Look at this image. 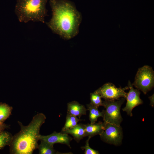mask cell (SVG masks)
<instances>
[{"label":"cell","mask_w":154,"mask_h":154,"mask_svg":"<svg viewBox=\"0 0 154 154\" xmlns=\"http://www.w3.org/2000/svg\"><path fill=\"white\" fill-rule=\"evenodd\" d=\"M9 127V125L3 123H0V133Z\"/></svg>","instance_id":"cell-20"},{"label":"cell","mask_w":154,"mask_h":154,"mask_svg":"<svg viewBox=\"0 0 154 154\" xmlns=\"http://www.w3.org/2000/svg\"><path fill=\"white\" fill-rule=\"evenodd\" d=\"M100 136L105 142L118 145L121 143L123 138L122 128L120 125L106 123L104 131Z\"/></svg>","instance_id":"cell-6"},{"label":"cell","mask_w":154,"mask_h":154,"mask_svg":"<svg viewBox=\"0 0 154 154\" xmlns=\"http://www.w3.org/2000/svg\"><path fill=\"white\" fill-rule=\"evenodd\" d=\"M40 144L38 145L37 149L39 154H61L56 151L54 149L53 145L49 143L44 141L40 140Z\"/></svg>","instance_id":"cell-14"},{"label":"cell","mask_w":154,"mask_h":154,"mask_svg":"<svg viewBox=\"0 0 154 154\" xmlns=\"http://www.w3.org/2000/svg\"><path fill=\"white\" fill-rule=\"evenodd\" d=\"M86 106L88 110L89 111V119L91 123H95L99 117H103L105 112L104 110L100 112L98 108L94 106L90 103Z\"/></svg>","instance_id":"cell-13"},{"label":"cell","mask_w":154,"mask_h":154,"mask_svg":"<svg viewBox=\"0 0 154 154\" xmlns=\"http://www.w3.org/2000/svg\"><path fill=\"white\" fill-rule=\"evenodd\" d=\"M149 99L150 101V105L152 107H154V94H153L151 96H150L149 97Z\"/></svg>","instance_id":"cell-21"},{"label":"cell","mask_w":154,"mask_h":154,"mask_svg":"<svg viewBox=\"0 0 154 154\" xmlns=\"http://www.w3.org/2000/svg\"><path fill=\"white\" fill-rule=\"evenodd\" d=\"M49 4L52 16L46 24L52 32L65 40L77 35L82 17L74 4L67 0H50Z\"/></svg>","instance_id":"cell-1"},{"label":"cell","mask_w":154,"mask_h":154,"mask_svg":"<svg viewBox=\"0 0 154 154\" xmlns=\"http://www.w3.org/2000/svg\"><path fill=\"white\" fill-rule=\"evenodd\" d=\"M12 106L5 103H0V123H3L11 114Z\"/></svg>","instance_id":"cell-16"},{"label":"cell","mask_w":154,"mask_h":154,"mask_svg":"<svg viewBox=\"0 0 154 154\" xmlns=\"http://www.w3.org/2000/svg\"><path fill=\"white\" fill-rule=\"evenodd\" d=\"M91 137H88V139L86 141V144L84 146L81 147L82 149H85L84 153L85 154H99L98 151L95 150L91 148L89 145V141Z\"/></svg>","instance_id":"cell-19"},{"label":"cell","mask_w":154,"mask_h":154,"mask_svg":"<svg viewBox=\"0 0 154 154\" xmlns=\"http://www.w3.org/2000/svg\"><path fill=\"white\" fill-rule=\"evenodd\" d=\"M13 136L12 134L4 131L0 133V150L3 148L5 146H9L12 141Z\"/></svg>","instance_id":"cell-17"},{"label":"cell","mask_w":154,"mask_h":154,"mask_svg":"<svg viewBox=\"0 0 154 154\" xmlns=\"http://www.w3.org/2000/svg\"><path fill=\"white\" fill-rule=\"evenodd\" d=\"M129 89L128 86L122 88H117L113 84L108 82L95 91L105 100H116L121 98H126L127 93L125 90Z\"/></svg>","instance_id":"cell-7"},{"label":"cell","mask_w":154,"mask_h":154,"mask_svg":"<svg viewBox=\"0 0 154 154\" xmlns=\"http://www.w3.org/2000/svg\"><path fill=\"white\" fill-rule=\"evenodd\" d=\"M106 123L99 121L93 123L85 124V136L91 137L96 135H100L103 132Z\"/></svg>","instance_id":"cell-10"},{"label":"cell","mask_w":154,"mask_h":154,"mask_svg":"<svg viewBox=\"0 0 154 154\" xmlns=\"http://www.w3.org/2000/svg\"><path fill=\"white\" fill-rule=\"evenodd\" d=\"M72 139L68 134L55 131L49 135H43L40 134L39 136V140L44 141L53 145L57 143L64 144L70 148V143Z\"/></svg>","instance_id":"cell-9"},{"label":"cell","mask_w":154,"mask_h":154,"mask_svg":"<svg viewBox=\"0 0 154 154\" xmlns=\"http://www.w3.org/2000/svg\"><path fill=\"white\" fill-rule=\"evenodd\" d=\"M132 85L144 94L151 90L154 85V73L152 68L145 65L139 68Z\"/></svg>","instance_id":"cell-5"},{"label":"cell","mask_w":154,"mask_h":154,"mask_svg":"<svg viewBox=\"0 0 154 154\" xmlns=\"http://www.w3.org/2000/svg\"><path fill=\"white\" fill-rule=\"evenodd\" d=\"M102 98L100 95L95 91L94 92L90 94V103L97 108L100 106H103V104Z\"/></svg>","instance_id":"cell-18"},{"label":"cell","mask_w":154,"mask_h":154,"mask_svg":"<svg viewBox=\"0 0 154 154\" xmlns=\"http://www.w3.org/2000/svg\"><path fill=\"white\" fill-rule=\"evenodd\" d=\"M46 117L42 113L36 114L29 124L26 126L18 121L19 131L13 136L9 145L11 154H32L37 149L40 127L45 122Z\"/></svg>","instance_id":"cell-2"},{"label":"cell","mask_w":154,"mask_h":154,"mask_svg":"<svg viewBox=\"0 0 154 154\" xmlns=\"http://www.w3.org/2000/svg\"><path fill=\"white\" fill-rule=\"evenodd\" d=\"M125 99L122 98L118 100H105L102 101L103 106L106 109L103 117L104 122L120 125L123 120L120 108Z\"/></svg>","instance_id":"cell-4"},{"label":"cell","mask_w":154,"mask_h":154,"mask_svg":"<svg viewBox=\"0 0 154 154\" xmlns=\"http://www.w3.org/2000/svg\"><path fill=\"white\" fill-rule=\"evenodd\" d=\"M128 86L130 90L127 93L125 98L127 100L126 106L122 109V110L126 112L128 115L131 117L133 116L132 111L133 108L142 104L143 102L140 98V92L139 90L134 89L129 81L128 82Z\"/></svg>","instance_id":"cell-8"},{"label":"cell","mask_w":154,"mask_h":154,"mask_svg":"<svg viewBox=\"0 0 154 154\" xmlns=\"http://www.w3.org/2000/svg\"><path fill=\"white\" fill-rule=\"evenodd\" d=\"M48 0H17L15 12L19 21L45 23L47 16L46 6Z\"/></svg>","instance_id":"cell-3"},{"label":"cell","mask_w":154,"mask_h":154,"mask_svg":"<svg viewBox=\"0 0 154 154\" xmlns=\"http://www.w3.org/2000/svg\"><path fill=\"white\" fill-rule=\"evenodd\" d=\"M81 120L80 119H78L77 116L67 112L65 123L61 131H66L74 127L78 124V121Z\"/></svg>","instance_id":"cell-15"},{"label":"cell","mask_w":154,"mask_h":154,"mask_svg":"<svg viewBox=\"0 0 154 154\" xmlns=\"http://www.w3.org/2000/svg\"><path fill=\"white\" fill-rule=\"evenodd\" d=\"M85 124L80 123L72 128L66 131H61V132L71 135L74 139L78 142L84 137H85Z\"/></svg>","instance_id":"cell-12"},{"label":"cell","mask_w":154,"mask_h":154,"mask_svg":"<svg viewBox=\"0 0 154 154\" xmlns=\"http://www.w3.org/2000/svg\"><path fill=\"white\" fill-rule=\"evenodd\" d=\"M88 110L84 105L76 101H72L67 104V113L78 116L80 119L82 116L86 114Z\"/></svg>","instance_id":"cell-11"}]
</instances>
